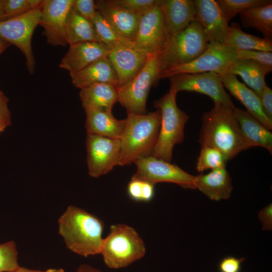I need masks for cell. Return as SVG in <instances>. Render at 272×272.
<instances>
[{"label": "cell", "instance_id": "obj_1", "mask_svg": "<svg viewBox=\"0 0 272 272\" xmlns=\"http://www.w3.org/2000/svg\"><path fill=\"white\" fill-rule=\"evenodd\" d=\"M198 143L219 150L228 161L251 148L243 137L233 110L220 104L201 116Z\"/></svg>", "mask_w": 272, "mask_h": 272}, {"label": "cell", "instance_id": "obj_2", "mask_svg": "<svg viewBox=\"0 0 272 272\" xmlns=\"http://www.w3.org/2000/svg\"><path fill=\"white\" fill-rule=\"evenodd\" d=\"M58 233L66 247L87 257L100 254L104 224L95 215L71 205L58 221Z\"/></svg>", "mask_w": 272, "mask_h": 272}, {"label": "cell", "instance_id": "obj_3", "mask_svg": "<svg viewBox=\"0 0 272 272\" xmlns=\"http://www.w3.org/2000/svg\"><path fill=\"white\" fill-rule=\"evenodd\" d=\"M125 125L120 139L121 158L119 166H126L152 156L159 133L160 111L146 114L127 111Z\"/></svg>", "mask_w": 272, "mask_h": 272}, {"label": "cell", "instance_id": "obj_4", "mask_svg": "<svg viewBox=\"0 0 272 272\" xmlns=\"http://www.w3.org/2000/svg\"><path fill=\"white\" fill-rule=\"evenodd\" d=\"M177 92L172 89L155 100L153 104L160 111L161 123L158 140L152 156L171 162L174 146L184 139V126L189 116L177 105Z\"/></svg>", "mask_w": 272, "mask_h": 272}, {"label": "cell", "instance_id": "obj_5", "mask_svg": "<svg viewBox=\"0 0 272 272\" xmlns=\"http://www.w3.org/2000/svg\"><path fill=\"white\" fill-rule=\"evenodd\" d=\"M146 252L144 241L137 231L127 225L117 224L111 225L100 254L108 267L118 269L141 259Z\"/></svg>", "mask_w": 272, "mask_h": 272}, {"label": "cell", "instance_id": "obj_6", "mask_svg": "<svg viewBox=\"0 0 272 272\" xmlns=\"http://www.w3.org/2000/svg\"><path fill=\"white\" fill-rule=\"evenodd\" d=\"M208 43L200 24L195 20L191 22L171 37L160 54L159 76L165 71L193 60L204 51Z\"/></svg>", "mask_w": 272, "mask_h": 272}, {"label": "cell", "instance_id": "obj_7", "mask_svg": "<svg viewBox=\"0 0 272 272\" xmlns=\"http://www.w3.org/2000/svg\"><path fill=\"white\" fill-rule=\"evenodd\" d=\"M160 54L150 56L139 73L126 84L118 87V101L128 112L147 114L146 103L151 87L159 81Z\"/></svg>", "mask_w": 272, "mask_h": 272}, {"label": "cell", "instance_id": "obj_8", "mask_svg": "<svg viewBox=\"0 0 272 272\" xmlns=\"http://www.w3.org/2000/svg\"><path fill=\"white\" fill-rule=\"evenodd\" d=\"M40 17V7L0 21V38L20 49L25 57L26 67L31 75L34 73L36 63L32 48V38L39 25Z\"/></svg>", "mask_w": 272, "mask_h": 272}, {"label": "cell", "instance_id": "obj_9", "mask_svg": "<svg viewBox=\"0 0 272 272\" xmlns=\"http://www.w3.org/2000/svg\"><path fill=\"white\" fill-rule=\"evenodd\" d=\"M237 59L236 51L223 43L209 42L204 51L196 58L162 72L159 80L181 74L215 72L220 76L228 73L230 66Z\"/></svg>", "mask_w": 272, "mask_h": 272}, {"label": "cell", "instance_id": "obj_10", "mask_svg": "<svg viewBox=\"0 0 272 272\" xmlns=\"http://www.w3.org/2000/svg\"><path fill=\"white\" fill-rule=\"evenodd\" d=\"M168 78L170 81V88L177 93H199L210 97L214 104H220L232 110L236 107L224 89L220 76L215 72L181 74Z\"/></svg>", "mask_w": 272, "mask_h": 272}, {"label": "cell", "instance_id": "obj_11", "mask_svg": "<svg viewBox=\"0 0 272 272\" xmlns=\"http://www.w3.org/2000/svg\"><path fill=\"white\" fill-rule=\"evenodd\" d=\"M137 166L133 178L145 180L155 184L171 182L185 189H196V176L189 174L178 166L152 156L134 163Z\"/></svg>", "mask_w": 272, "mask_h": 272}, {"label": "cell", "instance_id": "obj_12", "mask_svg": "<svg viewBox=\"0 0 272 272\" xmlns=\"http://www.w3.org/2000/svg\"><path fill=\"white\" fill-rule=\"evenodd\" d=\"M86 145L88 173L90 176L98 178L119 165L120 139L87 133Z\"/></svg>", "mask_w": 272, "mask_h": 272}, {"label": "cell", "instance_id": "obj_13", "mask_svg": "<svg viewBox=\"0 0 272 272\" xmlns=\"http://www.w3.org/2000/svg\"><path fill=\"white\" fill-rule=\"evenodd\" d=\"M159 5L141 16L134 40L135 46L149 56L161 54L171 38Z\"/></svg>", "mask_w": 272, "mask_h": 272}, {"label": "cell", "instance_id": "obj_14", "mask_svg": "<svg viewBox=\"0 0 272 272\" xmlns=\"http://www.w3.org/2000/svg\"><path fill=\"white\" fill-rule=\"evenodd\" d=\"M73 0H42L39 25L43 29L47 43L65 47V25Z\"/></svg>", "mask_w": 272, "mask_h": 272}, {"label": "cell", "instance_id": "obj_15", "mask_svg": "<svg viewBox=\"0 0 272 272\" xmlns=\"http://www.w3.org/2000/svg\"><path fill=\"white\" fill-rule=\"evenodd\" d=\"M149 56L133 42L121 44L109 50L107 57L116 72L118 87L133 79L143 68Z\"/></svg>", "mask_w": 272, "mask_h": 272}, {"label": "cell", "instance_id": "obj_16", "mask_svg": "<svg viewBox=\"0 0 272 272\" xmlns=\"http://www.w3.org/2000/svg\"><path fill=\"white\" fill-rule=\"evenodd\" d=\"M195 20L201 26L208 42L223 43L229 28L219 4L215 0H194Z\"/></svg>", "mask_w": 272, "mask_h": 272}, {"label": "cell", "instance_id": "obj_17", "mask_svg": "<svg viewBox=\"0 0 272 272\" xmlns=\"http://www.w3.org/2000/svg\"><path fill=\"white\" fill-rule=\"evenodd\" d=\"M97 10L121 37L134 42L142 15L117 6L111 0L95 1Z\"/></svg>", "mask_w": 272, "mask_h": 272}, {"label": "cell", "instance_id": "obj_18", "mask_svg": "<svg viewBox=\"0 0 272 272\" xmlns=\"http://www.w3.org/2000/svg\"><path fill=\"white\" fill-rule=\"evenodd\" d=\"M109 50L96 41L81 42L70 45L59 66L69 72H77L95 61L108 56Z\"/></svg>", "mask_w": 272, "mask_h": 272}, {"label": "cell", "instance_id": "obj_19", "mask_svg": "<svg viewBox=\"0 0 272 272\" xmlns=\"http://www.w3.org/2000/svg\"><path fill=\"white\" fill-rule=\"evenodd\" d=\"M222 82L231 94L246 108V111L268 130L272 129V120L263 112L259 97L236 76L230 74L220 76Z\"/></svg>", "mask_w": 272, "mask_h": 272}, {"label": "cell", "instance_id": "obj_20", "mask_svg": "<svg viewBox=\"0 0 272 272\" xmlns=\"http://www.w3.org/2000/svg\"><path fill=\"white\" fill-rule=\"evenodd\" d=\"M159 6L171 37L195 19L194 0H161Z\"/></svg>", "mask_w": 272, "mask_h": 272}, {"label": "cell", "instance_id": "obj_21", "mask_svg": "<svg viewBox=\"0 0 272 272\" xmlns=\"http://www.w3.org/2000/svg\"><path fill=\"white\" fill-rule=\"evenodd\" d=\"M70 75L73 85L80 89L98 83H109L118 87L116 72L107 56Z\"/></svg>", "mask_w": 272, "mask_h": 272}, {"label": "cell", "instance_id": "obj_22", "mask_svg": "<svg viewBox=\"0 0 272 272\" xmlns=\"http://www.w3.org/2000/svg\"><path fill=\"white\" fill-rule=\"evenodd\" d=\"M87 133L120 139L123 131L125 119L115 118L112 112L93 108H84Z\"/></svg>", "mask_w": 272, "mask_h": 272}, {"label": "cell", "instance_id": "obj_23", "mask_svg": "<svg viewBox=\"0 0 272 272\" xmlns=\"http://www.w3.org/2000/svg\"><path fill=\"white\" fill-rule=\"evenodd\" d=\"M196 188L211 200L218 201L229 198L233 186L232 179L225 167L196 176Z\"/></svg>", "mask_w": 272, "mask_h": 272}, {"label": "cell", "instance_id": "obj_24", "mask_svg": "<svg viewBox=\"0 0 272 272\" xmlns=\"http://www.w3.org/2000/svg\"><path fill=\"white\" fill-rule=\"evenodd\" d=\"M234 115L242 134L251 147H261L272 153V133L247 111L235 107Z\"/></svg>", "mask_w": 272, "mask_h": 272}, {"label": "cell", "instance_id": "obj_25", "mask_svg": "<svg viewBox=\"0 0 272 272\" xmlns=\"http://www.w3.org/2000/svg\"><path fill=\"white\" fill-rule=\"evenodd\" d=\"M79 96L84 108H93L112 112L118 101V87L109 83H98L80 89Z\"/></svg>", "mask_w": 272, "mask_h": 272}, {"label": "cell", "instance_id": "obj_26", "mask_svg": "<svg viewBox=\"0 0 272 272\" xmlns=\"http://www.w3.org/2000/svg\"><path fill=\"white\" fill-rule=\"evenodd\" d=\"M271 72L266 67L252 60L237 59L229 67L228 73L238 75L258 96L266 86L265 77Z\"/></svg>", "mask_w": 272, "mask_h": 272}, {"label": "cell", "instance_id": "obj_27", "mask_svg": "<svg viewBox=\"0 0 272 272\" xmlns=\"http://www.w3.org/2000/svg\"><path fill=\"white\" fill-rule=\"evenodd\" d=\"M223 44L235 51L257 50L272 51L271 39L262 38L244 32L239 24L232 23L229 26Z\"/></svg>", "mask_w": 272, "mask_h": 272}, {"label": "cell", "instance_id": "obj_28", "mask_svg": "<svg viewBox=\"0 0 272 272\" xmlns=\"http://www.w3.org/2000/svg\"><path fill=\"white\" fill-rule=\"evenodd\" d=\"M239 16L244 27L254 28L264 38L271 39L272 2L263 6L245 10Z\"/></svg>", "mask_w": 272, "mask_h": 272}, {"label": "cell", "instance_id": "obj_29", "mask_svg": "<svg viewBox=\"0 0 272 272\" xmlns=\"http://www.w3.org/2000/svg\"><path fill=\"white\" fill-rule=\"evenodd\" d=\"M65 38L67 44L86 42H98L93 25L72 8L68 15L65 25Z\"/></svg>", "mask_w": 272, "mask_h": 272}, {"label": "cell", "instance_id": "obj_30", "mask_svg": "<svg viewBox=\"0 0 272 272\" xmlns=\"http://www.w3.org/2000/svg\"><path fill=\"white\" fill-rule=\"evenodd\" d=\"M90 21L93 25L98 42L108 50L119 44L132 42L119 35L97 10Z\"/></svg>", "mask_w": 272, "mask_h": 272}, {"label": "cell", "instance_id": "obj_31", "mask_svg": "<svg viewBox=\"0 0 272 272\" xmlns=\"http://www.w3.org/2000/svg\"><path fill=\"white\" fill-rule=\"evenodd\" d=\"M227 162L224 155L217 149L208 146H201L195 169L197 172L201 173L208 169L225 168Z\"/></svg>", "mask_w": 272, "mask_h": 272}, {"label": "cell", "instance_id": "obj_32", "mask_svg": "<svg viewBox=\"0 0 272 272\" xmlns=\"http://www.w3.org/2000/svg\"><path fill=\"white\" fill-rule=\"evenodd\" d=\"M42 0H3L0 21L20 15L40 7Z\"/></svg>", "mask_w": 272, "mask_h": 272}, {"label": "cell", "instance_id": "obj_33", "mask_svg": "<svg viewBox=\"0 0 272 272\" xmlns=\"http://www.w3.org/2000/svg\"><path fill=\"white\" fill-rule=\"evenodd\" d=\"M229 22L238 13L250 8L265 6L271 0H217Z\"/></svg>", "mask_w": 272, "mask_h": 272}, {"label": "cell", "instance_id": "obj_34", "mask_svg": "<svg viewBox=\"0 0 272 272\" xmlns=\"http://www.w3.org/2000/svg\"><path fill=\"white\" fill-rule=\"evenodd\" d=\"M155 184L148 181L131 178L127 186V193L132 200L149 202L155 195Z\"/></svg>", "mask_w": 272, "mask_h": 272}, {"label": "cell", "instance_id": "obj_35", "mask_svg": "<svg viewBox=\"0 0 272 272\" xmlns=\"http://www.w3.org/2000/svg\"><path fill=\"white\" fill-rule=\"evenodd\" d=\"M15 243L9 241L0 244V272H12L19 267Z\"/></svg>", "mask_w": 272, "mask_h": 272}, {"label": "cell", "instance_id": "obj_36", "mask_svg": "<svg viewBox=\"0 0 272 272\" xmlns=\"http://www.w3.org/2000/svg\"><path fill=\"white\" fill-rule=\"evenodd\" d=\"M235 51L237 59L252 60L272 71L271 52L252 50H238Z\"/></svg>", "mask_w": 272, "mask_h": 272}, {"label": "cell", "instance_id": "obj_37", "mask_svg": "<svg viewBox=\"0 0 272 272\" xmlns=\"http://www.w3.org/2000/svg\"><path fill=\"white\" fill-rule=\"evenodd\" d=\"M113 4L141 15L158 5L161 0H111Z\"/></svg>", "mask_w": 272, "mask_h": 272}, {"label": "cell", "instance_id": "obj_38", "mask_svg": "<svg viewBox=\"0 0 272 272\" xmlns=\"http://www.w3.org/2000/svg\"><path fill=\"white\" fill-rule=\"evenodd\" d=\"M73 8L81 16L90 21L97 11L95 1L73 0Z\"/></svg>", "mask_w": 272, "mask_h": 272}, {"label": "cell", "instance_id": "obj_39", "mask_svg": "<svg viewBox=\"0 0 272 272\" xmlns=\"http://www.w3.org/2000/svg\"><path fill=\"white\" fill-rule=\"evenodd\" d=\"M9 100L0 89V131L3 132L11 124V115L8 107Z\"/></svg>", "mask_w": 272, "mask_h": 272}, {"label": "cell", "instance_id": "obj_40", "mask_svg": "<svg viewBox=\"0 0 272 272\" xmlns=\"http://www.w3.org/2000/svg\"><path fill=\"white\" fill-rule=\"evenodd\" d=\"M245 258H237L233 256H227L223 258L219 264L220 272H239L241 264Z\"/></svg>", "mask_w": 272, "mask_h": 272}, {"label": "cell", "instance_id": "obj_41", "mask_svg": "<svg viewBox=\"0 0 272 272\" xmlns=\"http://www.w3.org/2000/svg\"><path fill=\"white\" fill-rule=\"evenodd\" d=\"M260 101L262 110L266 116L272 120V90L267 85L262 90Z\"/></svg>", "mask_w": 272, "mask_h": 272}, {"label": "cell", "instance_id": "obj_42", "mask_svg": "<svg viewBox=\"0 0 272 272\" xmlns=\"http://www.w3.org/2000/svg\"><path fill=\"white\" fill-rule=\"evenodd\" d=\"M258 218L263 230L270 231L272 229V206L271 203L263 208L259 212Z\"/></svg>", "mask_w": 272, "mask_h": 272}, {"label": "cell", "instance_id": "obj_43", "mask_svg": "<svg viewBox=\"0 0 272 272\" xmlns=\"http://www.w3.org/2000/svg\"><path fill=\"white\" fill-rule=\"evenodd\" d=\"M76 272H102L100 270L96 269L92 266L83 264L81 265Z\"/></svg>", "mask_w": 272, "mask_h": 272}, {"label": "cell", "instance_id": "obj_44", "mask_svg": "<svg viewBox=\"0 0 272 272\" xmlns=\"http://www.w3.org/2000/svg\"><path fill=\"white\" fill-rule=\"evenodd\" d=\"M9 42L0 38V55L10 45Z\"/></svg>", "mask_w": 272, "mask_h": 272}, {"label": "cell", "instance_id": "obj_45", "mask_svg": "<svg viewBox=\"0 0 272 272\" xmlns=\"http://www.w3.org/2000/svg\"><path fill=\"white\" fill-rule=\"evenodd\" d=\"M12 272H46V270L41 271L38 270H33L24 267L19 266L17 269Z\"/></svg>", "mask_w": 272, "mask_h": 272}, {"label": "cell", "instance_id": "obj_46", "mask_svg": "<svg viewBox=\"0 0 272 272\" xmlns=\"http://www.w3.org/2000/svg\"><path fill=\"white\" fill-rule=\"evenodd\" d=\"M46 272H65L63 269L61 268H50L46 270Z\"/></svg>", "mask_w": 272, "mask_h": 272}, {"label": "cell", "instance_id": "obj_47", "mask_svg": "<svg viewBox=\"0 0 272 272\" xmlns=\"http://www.w3.org/2000/svg\"><path fill=\"white\" fill-rule=\"evenodd\" d=\"M2 4H3V0H0V14H1V9H2Z\"/></svg>", "mask_w": 272, "mask_h": 272}, {"label": "cell", "instance_id": "obj_48", "mask_svg": "<svg viewBox=\"0 0 272 272\" xmlns=\"http://www.w3.org/2000/svg\"><path fill=\"white\" fill-rule=\"evenodd\" d=\"M2 132L0 131V134Z\"/></svg>", "mask_w": 272, "mask_h": 272}]
</instances>
